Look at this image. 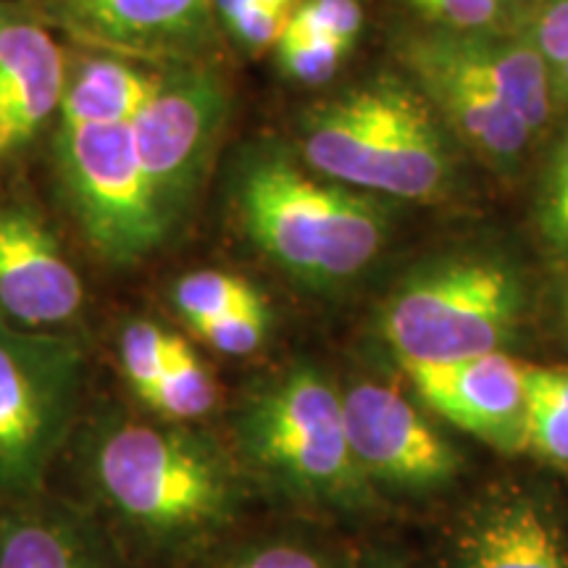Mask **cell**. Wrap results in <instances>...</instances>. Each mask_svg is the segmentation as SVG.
Segmentation results:
<instances>
[{
	"label": "cell",
	"instance_id": "cell-1",
	"mask_svg": "<svg viewBox=\"0 0 568 568\" xmlns=\"http://www.w3.org/2000/svg\"><path fill=\"white\" fill-rule=\"evenodd\" d=\"M84 477L103 516L153 556L190 550L234 510V481L222 453L163 418H101L84 447Z\"/></svg>",
	"mask_w": 568,
	"mask_h": 568
},
{
	"label": "cell",
	"instance_id": "cell-21",
	"mask_svg": "<svg viewBox=\"0 0 568 568\" xmlns=\"http://www.w3.org/2000/svg\"><path fill=\"white\" fill-rule=\"evenodd\" d=\"M258 301H264V297L251 282H245L243 276L216 272V268L184 274L172 290L174 308L190 324V329Z\"/></svg>",
	"mask_w": 568,
	"mask_h": 568
},
{
	"label": "cell",
	"instance_id": "cell-13",
	"mask_svg": "<svg viewBox=\"0 0 568 568\" xmlns=\"http://www.w3.org/2000/svg\"><path fill=\"white\" fill-rule=\"evenodd\" d=\"M429 53L468 80L485 84L514 109L537 134L556 116L552 69L521 32L506 30H437L414 34Z\"/></svg>",
	"mask_w": 568,
	"mask_h": 568
},
{
	"label": "cell",
	"instance_id": "cell-7",
	"mask_svg": "<svg viewBox=\"0 0 568 568\" xmlns=\"http://www.w3.org/2000/svg\"><path fill=\"white\" fill-rule=\"evenodd\" d=\"M53 161L63 203L103 261L130 266L166 243L172 230L155 205L130 124L61 126Z\"/></svg>",
	"mask_w": 568,
	"mask_h": 568
},
{
	"label": "cell",
	"instance_id": "cell-8",
	"mask_svg": "<svg viewBox=\"0 0 568 568\" xmlns=\"http://www.w3.org/2000/svg\"><path fill=\"white\" fill-rule=\"evenodd\" d=\"M226 116L230 90L216 71L201 63H172L130 124L155 205L172 232L209 174Z\"/></svg>",
	"mask_w": 568,
	"mask_h": 568
},
{
	"label": "cell",
	"instance_id": "cell-9",
	"mask_svg": "<svg viewBox=\"0 0 568 568\" xmlns=\"http://www.w3.org/2000/svg\"><path fill=\"white\" fill-rule=\"evenodd\" d=\"M343 403L353 458L368 481L435 489L458 474V453L395 387L358 382Z\"/></svg>",
	"mask_w": 568,
	"mask_h": 568
},
{
	"label": "cell",
	"instance_id": "cell-29",
	"mask_svg": "<svg viewBox=\"0 0 568 568\" xmlns=\"http://www.w3.org/2000/svg\"><path fill=\"white\" fill-rule=\"evenodd\" d=\"M290 9L272 3H253L247 9L232 13L230 19H224V24L230 27L232 38L243 42L251 51H264L268 45H276V40L282 38L284 27H287Z\"/></svg>",
	"mask_w": 568,
	"mask_h": 568
},
{
	"label": "cell",
	"instance_id": "cell-5",
	"mask_svg": "<svg viewBox=\"0 0 568 568\" xmlns=\"http://www.w3.org/2000/svg\"><path fill=\"white\" fill-rule=\"evenodd\" d=\"M527 293L508 264L460 255L418 268L382 305V337L403 364H450L503 353Z\"/></svg>",
	"mask_w": 568,
	"mask_h": 568
},
{
	"label": "cell",
	"instance_id": "cell-27",
	"mask_svg": "<svg viewBox=\"0 0 568 568\" xmlns=\"http://www.w3.org/2000/svg\"><path fill=\"white\" fill-rule=\"evenodd\" d=\"M443 30H503L510 0H408Z\"/></svg>",
	"mask_w": 568,
	"mask_h": 568
},
{
	"label": "cell",
	"instance_id": "cell-22",
	"mask_svg": "<svg viewBox=\"0 0 568 568\" xmlns=\"http://www.w3.org/2000/svg\"><path fill=\"white\" fill-rule=\"evenodd\" d=\"M174 337V332L163 329L151 318H134L119 335V366L140 403H145L159 385Z\"/></svg>",
	"mask_w": 568,
	"mask_h": 568
},
{
	"label": "cell",
	"instance_id": "cell-34",
	"mask_svg": "<svg viewBox=\"0 0 568 568\" xmlns=\"http://www.w3.org/2000/svg\"><path fill=\"white\" fill-rule=\"evenodd\" d=\"M510 3H514V0H510Z\"/></svg>",
	"mask_w": 568,
	"mask_h": 568
},
{
	"label": "cell",
	"instance_id": "cell-33",
	"mask_svg": "<svg viewBox=\"0 0 568 568\" xmlns=\"http://www.w3.org/2000/svg\"><path fill=\"white\" fill-rule=\"evenodd\" d=\"M566 322H568V293H566Z\"/></svg>",
	"mask_w": 568,
	"mask_h": 568
},
{
	"label": "cell",
	"instance_id": "cell-19",
	"mask_svg": "<svg viewBox=\"0 0 568 568\" xmlns=\"http://www.w3.org/2000/svg\"><path fill=\"white\" fill-rule=\"evenodd\" d=\"M219 403V385L213 374L205 368L201 355L193 351L187 339L176 335L169 351L166 366L159 385L142 403L163 422L187 424L209 416Z\"/></svg>",
	"mask_w": 568,
	"mask_h": 568
},
{
	"label": "cell",
	"instance_id": "cell-12",
	"mask_svg": "<svg viewBox=\"0 0 568 568\" xmlns=\"http://www.w3.org/2000/svg\"><path fill=\"white\" fill-rule=\"evenodd\" d=\"M69 32L140 55H187L209 38L216 0H42Z\"/></svg>",
	"mask_w": 568,
	"mask_h": 568
},
{
	"label": "cell",
	"instance_id": "cell-10",
	"mask_svg": "<svg viewBox=\"0 0 568 568\" xmlns=\"http://www.w3.org/2000/svg\"><path fill=\"white\" fill-rule=\"evenodd\" d=\"M418 397L500 453L529 447V366L503 353L450 364H403Z\"/></svg>",
	"mask_w": 568,
	"mask_h": 568
},
{
	"label": "cell",
	"instance_id": "cell-2",
	"mask_svg": "<svg viewBox=\"0 0 568 568\" xmlns=\"http://www.w3.org/2000/svg\"><path fill=\"white\" fill-rule=\"evenodd\" d=\"M234 209L251 243L311 287L355 280L389 234L379 197L326 180L276 151L253 153L240 166Z\"/></svg>",
	"mask_w": 568,
	"mask_h": 568
},
{
	"label": "cell",
	"instance_id": "cell-3",
	"mask_svg": "<svg viewBox=\"0 0 568 568\" xmlns=\"http://www.w3.org/2000/svg\"><path fill=\"white\" fill-rule=\"evenodd\" d=\"M301 153L311 172L376 197L435 201L453 176L437 111L397 80L353 88L311 111Z\"/></svg>",
	"mask_w": 568,
	"mask_h": 568
},
{
	"label": "cell",
	"instance_id": "cell-4",
	"mask_svg": "<svg viewBox=\"0 0 568 568\" xmlns=\"http://www.w3.org/2000/svg\"><path fill=\"white\" fill-rule=\"evenodd\" d=\"M237 443L282 493L314 506H358L368 479L347 439L343 393L314 366H293L245 400Z\"/></svg>",
	"mask_w": 568,
	"mask_h": 568
},
{
	"label": "cell",
	"instance_id": "cell-16",
	"mask_svg": "<svg viewBox=\"0 0 568 568\" xmlns=\"http://www.w3.org/2000/svg\"><path fill=\"white\" fill-rule=\"evenodd\" d=\"M0 568H122L103 531L61 503H0Z\"/></svg>",
	"mask_w": 568,
	"mask_h": 568
},
{
	"label": "cell",
	"instance_id": "cell-32",
	"mask_svg": "<svg viewBox=\"0 0 568 568\" xmlns=\"http://www.w3.org/2000/svg\"><path fill=\"white\" fill-rule=\"evenodd\" d=\"M366 568H403V566L397 564V560H393V558H374Z\"/></svg>",
	"mask_w": 568,
	"mask_h": 568
},
{
	"label": "cell",
	"instance_id": "cell-11",
	"mask_svg": "<svg viewBox=\"0 0 568 568\" xmlns=\"http://www.w3.org/2000/svg\"><path fill=\"white\" fill-rule=\"evenodd\" d=\"M82 305L84 284L45 219L21 203H0V318L61 329Z\"/></svg>",
	"mask_w": 568,
	"mask_h": 568
},
{
	"label": "cell",
	"instance_id": "cell-25",
	"mask_svg": "<svg viewBox=\"0 0 568 568\" xmlns=\"http://www.w3.org/2000/svg\"><path fill=\"white\" fill-rule=\"evenodd\" d=\"M193 332L216 353L234 355V358L251 355L266 343L268 308L264 301L243 305V308L193 326Z\"/></svg>",
	"mask_w": 568,
	"mask_h": 568
},
{
	"label": "cell",
	"instance_id": "cell-31",
	"mask_svg": "<svg viewBox=\"0 0 568 568\" xmlns=\"http://www.w3.org/2000/svg\"><path fill=\"white\" fill-rule=\"evenodd\" d=\"M552 92H556V103L568 105V61L560 63L558 69H552Z\"/></svg>",
	"mask_w": 568,
	"mask_h": 568
},
{
	"label": "cell",
	"instance_id": "cell-17",
	"mask_svg": "<svg viewBox=\"0 0 568 568\" xmlns=\"http://www.w3.org/2000/svg\"><path fill=\"white\" fill-rule=\"evenodd\" d=\"M460 568H568V550L548 510L527 495H503L466 516Z\"/></svg>",
	"mask_w": 568,
	"mask_h": 568
},
{
	"label": "cell",
	"instance_id": "cell-28",
	"mask_svg": "<svg viewBox=\"0 0 568 568\" xmlns=\"http://www.w3.org/2000/svg\"><path fill=\"white\" fill-rule=\"evenodd\" d=\"M550 69L568 61V0H539L521 32Z\"/></svg>",
	"mask_w": 568,
	"mask_h": 568
},
{
	"label": "cell",
	"instance_id": "cell-23",
	"mask_svg": "<svg viewBox=\"0 0 568 568\" xmlns=\"http://www.w3.org/2000/svg\"><path fill=\"white\" fill-rule=\"evenodd\" d=\"M537 226L550 251L568 255V126L558 134L539 180Z\"/></svg>",
	"mask_w": 568,
	"mask_h": 568
},
{
	"label": "cell",
	"instance_id": "cell-6",
	"mask_svg": "<svg viewBox=\"0 0 568 568\" xmlns=\"http://www.w3.org/2000/svg\"><path fill=\"white\" fill-rule=\"evenodd\" d=\"M82 385L80 339L0 318V503L40 495L74 429Z\"/></svg>",
	"mask_w": 568,
	"mask_h": 568
},
{
	"label": "cell",
	"instance_id": "cell-24",
	"mask_svg": "<svg viewBox=\"0 0 568 568\" xmlns=\"http://www.w3.org/2000/svg\"><path fill=\"white\" fill-rule=\"evenodd\" d=\"M337 42L316 38V34L297 32L284 27L282 38L276 40V59L290 77L303 84L329 82L337 74L339 63L345 59Z\"/></svg>",
	"mask_w": 568,
	"mask_h": 568
},
{
	"label": "cell",
	"instance_id": "cell-26",
	"mask_svg": "<svg viewBox=\"0 0 568 568\" xmlns=\"http://www.w3.org/2000/svg\"><path fill=\"white\" fill-rule=\"evenodd\" d=\"M290 30L316 34L351 51L364 30V9L358 0H305L290 13Z\"/></svg>",
	"mask_w": 568,
	"mask_h": 568
},
{
	"label": "cell",
	"instance_id": "cell-20",
	"mask_svg": "<svg viewBox=\"0 0 568 568\" xmlns=\"http://www.w3.org/2000/svg\"><path fill=\"white\" fill-rule=\"evenodd\" d=\"M529 447L568 466V368L529 366Z\"/></svg>",
	"mask_w": 568,
	"mask_h": 568
},
{
	"label": "cell",
	"instance_id": "cell-30",
	"mask_svg": "<svg viewBox=\"0 0 568 568\" xmlns=\"http://www.w3.org/2000/svg\"><path fill=\"white\" fill-rule=\"evenodd\" d=\"M224 568H332L322 552L297 542H268L234 558Z\"/></svg>",
	"mask_w": 568,
	"mask_h": 568
},
{
	"label": "cell",
	"instance_id": "cell-14",
	"mask_svg": "<svg viewBox=\"0 0 568 568\" xmlns=\"http://www.w3.org/2000/svg\"><path fill=\"white\" fill-rule=\"evenodd\" d=\"M63 88L67 63L45 27L0 3V161L51 119Z\"/></svg>",
	"mask_w": 568,
	"mask_h": 568
},
{
	"label": "cell",
	"instance_id": "cell-15",
	"mask_svg": "<svg viewBox=\"0 0 568 568\" xmlns=\"http://www.w3.org/2000/svg\"><path fill=\"white\" fill-rule=\"evenodd\" d=\"M403 63L437 116H443L481 159L510 166L529 151L535 140L529 124L485 84L468 80L426 51L414 34L403 42Z\"/></svg>",
	"mask_w": 568,
	"mask_h": 568
},
{
	"label": "cell",
	"instance_id": "cell-18",
	"mask_svg": "<svg viewBox=\"0 0 568 568\" xmlns=\"http://www.w3.org/2000/svg\"><path fill=\"white\" fill-rule=\"evenodd\" d=\"M159 74L132 63L88 59L67 77L61 98V126H111L132 124L142 105L151 101Z\"/></svg>",
	"mask_w": 568,
	"mask_h": 568
}]
</instances>
